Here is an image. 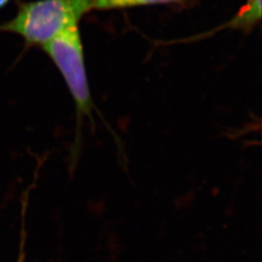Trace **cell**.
<instances>
[{"instance_id":"1","label":"cell","mask_w":262,"mask_h":262,"mask_svg":"<svg viewBox=\"0 0 262 262\" xmlns=\"http://www.w3.org/2000/svg\"><path fill=\"white\" fill-rule=\"evenodd\" d=\"M41 49L62 76L75 103V139L69 154V164L73 170L82 150L83 122L89 120L92 126H94V104L88 81L84 46L79 26L67 28Z\"/></svg>"},{"instance_id":"2","label":"cell","mask_w":262,"mask_h":262,"mask_svg":"<svg viewBox=\"0 0 262 262\" xmlns=\"http://www.w3.org/2000/svg\"><path fill=\"white\" fill-rule=\"evenodd\" d=\"M14 18L0 25V32L24 39L26 48H42L67 28L79 26L93 11L92 0H16Z\"/></svg>"},{"instance_id":"3","label":"cell","mask_w":262,"mask_h":262,"mask_svg":"<svg viewBox=\"0 0 262 262\" xmlns=\"http://www.w3.org/2000/svg\"><path fill=\"white\" fill-rule=\"evenodd\" d=\"M261 19V0H248L238 14L230 20L229 27L239 29L253 28Z\"/></svg>"},{"instance_id":"4","label":"cell","mask_w":262,"mask_h":262,"mask_svg":"<svg viewBox=\"0 0 262 262\" xmlns=\"http://www.w3.org/2000/svg\"><path fill=\"white\" fill-rule=\"evenodd\" d=\"M185 0H92V9L97 11L127 9L158 4L177 3Z\"/></svg>"},{"instance_id":"5","label":"cell","mask_w":262,"mask_h":262,"mask_svg":"<svg viewBox=\"0 0 262 262\" xmlns=\"http://www.w3.org/2000/svg\"><path fill=\"white\" fill-rule=\"evenodd\" d=\"M25 210H26V203L23 207V226L20 231V240H19V255L17 262H26V228H25Z\"/></svg>"},{"instance_id":"6","label":"cell","mask_w":262,"mask_h":262,"mask_svg":"<svg viewBox=\"0 0 262 262\" xmlns=\"http://www.w3.org/2000/svg\"><path fill=\"white\" fill-rule=\"evenodd\" d=\"M11 0H0V10L4 9L10 3Z\"/></svg>"}]
</instances>
